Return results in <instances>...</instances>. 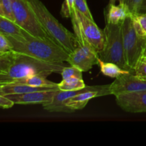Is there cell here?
Wrapping results in <instances>:
<instances>
[{"instance_id":"6da1fadb","label":"cell","mask_w":146,"mask_h":146,"mask_svg":"<svg viewBox=\"0 0 146 146\" xmlns=\"http://www.w3.org/2000/svg\"><path fill=\"white\" fill-rule=\"evenodd\" d=\"M65 66L64 62H46L12 50L0 54V84L32 76L47 77L54 73L61 74Z\"/></svg>"},{"instance_id":"7a4b0ae2","label":"cell","mask_w":146,"mask_h":146,"mask_svg":"<svg viewBox=\"0 0 146 146\" xmlns=\"http://www.w3.org/2000/svg\"><path fill=\"white\" fill-rule=\"evenodd\" d=\"M17 52L31 56L41 61L50 63L67 61L69 54L52 40L42 39L27 33L25 36L12 37L6 36Z\"/></svg>"},{"instance_id":"3957f363","label":"cell","mask_w":146,"mask_h":146,"mask_svg":"<svg viewBox=\"0 0 146 146\" xmlns=\"http://www.w3.org/2000/svg\"><path fill=\"white\" fill-rule=\"evenodd\" d=\"M25 1L33 10L50 38L68 54L72 53L78 45V39L76 34L64 27L40 0Z\"/></svg>"},{"instance_id":"277c9868","label":"cell","mask_w":146,"mask_h":146,"mask_svg":"<svg viewBox=\"0 0 146 146\" xmlns=\"http://www.w3.org/2000/svg\"><path fill=\"white\" fill-rule=\"evenodd\" d=\"M71 23L74 34L78 41L86 43L97 52L102 51L105 46L106 34L94 20L88 18L74 9L71 15Z\"/></svg>"},{"instance_id":"5b68a950","label":"cell","mask_w":146,"mask_h":146,"mask_svg":"<svg viewBox=\"0 0 146 146\" xmlns=\"http://www.w3.org/2000/svg\"><path fill=\"white\" fill-rule=\"evenodd\" d=\"M121 28L125 61L130 70L134 72L137 64L143 56L146 47V36L137 32L132 16L123 21Z\"/></svg>"},{"instance_id":"8992f818","label":"cell","mask_w":146,"mask_h":146,"mask_svg":"<svg viewBox=\"0 0 146 146\" xmlns=\"http://www.w3.org/2000/svg\"><path fill=\"white\" fill-rule=\"evenodd\" d=\"M121 24L106 23L104 29L106 34L105 46L98 52V57L102 61L114 63L121 68L133 72L128 68L125 59Z\"/></svg>"},{"instance_id":"52a82bcc","label":"cell","mask_w":146,"mask_h":146,"mask_svg":"<svg viewBox=\"0 0 146 146\" xmlns=\"http://www.w3.org/2000/svg\"><path fill=\"white\" fill-rule=\"evenodd\" d=\"M12 6L15 22L21 28L35 37L52 40L25 0H12Z\"/></svg>"},{"instance_id":"ba28073f","label":"cell","mask_w":146,"mask_h":146,"mask_svg":"<svg viewBox=\"0 0 146 146\" xmlns=\"http://www.w3.org/2000/svg\"><path fill=\"white\" fill-rule=\"evenodd\" d=\"M98 53L86 43L78 41V45L74 51L69 54L67 62L77 67L83 72L91 70L94 65H98Z\"/></svg>"},{"instance_id":"9c48e42d","label":"cell","mask_w":146,"mask_h":146,"mask_svg":"<svg viewBox=\"0 0 146 146\" xmlns=\"http://www.w3.org/2000/svg\"><path fill=\"white\" fill-rule=\"evenodd\" d=\"M111 95L110 84L94 86L92 88L77 94L64 102V113H74L84 109L90 100L96 97Z\"/></svg>"},{"instance_id":"30bf717a","label":"cell","mask_w":146,"mask_h":146,"mask_svg":"<svg viewBox=\"0 0 146 146\" xmlns=\"http://www.w3.org/2000/svg\"><path fill=\"white\" fill-rule=\"evenodd\" d=\"M111 95L146 91V79L138 76L134 72L122 74L115 78L113 82L110 84Z\"/></svg>"},{"instance_id":"8fae6325","label":"cell","mask_w":146,"mask_h":146,"mask_svg":"<svg viewBox=\"0 0 146 146\" xmlns=\"http://www.w3.org/2000/svg\"><path fill=\"white\" fill-rule=\"evenodd\" d=\"M115 101L123 111L129 113H146V91L115 96Z\"/></svg>"},{"instance_id":"7c38bea8","label":"cell","mask_w":146,"mask_h":146,"mask_svg":"<svg viewBox=\"0 0 146 146\" xmlns=\"http://www.w3.org/2000/svg\"><path fill=\"white\" fill-rule=\"evenodd\" d=\"M59 88H51L44 91H34L23 94H11L6 95L7 98L14 103V104L27 105V104H44L49 103L54 99Z\"/></svg>"},{"instance_id":"4fadbf2b","label":"cell","mask_w":146,"mask_h":146,"mask_svg":"<svg viewBox=\"0 0 146 146\" xmlns=\"http://www.w3.org/2000/svg\"><path fill=\"white\" fill-rule=\"evenodd\" d=\"M106 23L118 24H121L126 18L132 16L128 6L125 3L116 4H108L105 9Z\"/></svg>"},{"instance_id":"5bb4252c","label":"cell","mask_w":146,"mask_h":146,"mask_svg":"<svg viewBox=\"0 0 146 146\" xmlns=\"http://www.w3.org/2000/svg\"><path fill=\"white\" fill-rule=\"evenodd\" d=\"M49 87H36L26 84H0V94L1 95H11V94H23L27 93L34 92V91H44L51 89Z\"/></svg>"},{"instance_id":"9a60e30c","label":"cell","mask_w":146,"mask_h":146,"mask_svg":"<svg viewBox=\"0 0 146 146\" xmlns=\"http://www.w3.org/2000/svg\"><path fill=\"white\" fill-rule=\"evenodd\" d=\"M27 31L15 21L0 16V34L12 37L25 36Z\"/></svg>"},{"instance_id":"2e32d148","label":"cell","mask_w":146,"mask_h":146,"mask_svg":"<svg viewBox=\"0 0 146 146\" xmlns=\"http://www.w3.org/2000/svg\"><path fill=\"white\" fill-rule=\"evenodd\" d=\"M9 84H26V85L36 87H49V88H58V84L53 81H49L46 77L43 76L36 75L32 76L27 77V78H20V79L14 80Z\"/></svg>"},{"instance_id":"e0dca14e","label":"cell","mask_w":146,"mask_h":146,"mask_svg":"<svg viewBox=\"0 0 146 146\" xmlns=\"http://www.w3.org/2000/svg\"><path fill=\"white\" fill-rule=\"evenodd\" d=\"M98 65L99 66L100 70H101V72L104 75L113 78H116L117 77L122 75V74L131 73V71L121 68L119 66L114 64V63L106 62V61H102L100 58L98 59Z\"/></svg>"},{"instance_id":"ac0fdd59","label":"cell","mask_w":146,"mask_h":146,"mask_svg":"<svg viewBox=\"0 0 146 146\" xmlns=\"http://www.w3.org/2000/svg\"><path fill=\"white\" fill-rule=\"evenodd\" d=\"M86 86L83 78L72 77L63 79L58 84V88L61 91H74L84 88Z\"/></svg>"},{"instance_id":"d6986e66","label":"cell","mask_w":146,"mask_h":146,"mask_svg":"<svg viewBox=\"0 0 146 146\" xmlns=\"http://www.w3.org/2000/svg\"><path fill=\"white\" fill-rule=\"evenodd\" d=\"M134 27L138 34L146 36V13H137L133 14Z\"/></svg>"},{"instance_id":"ffe728a7","label":"cell","mask_w":146,"mask_h":146,"mask_svg":"<svg viewBox=\"0 0 146 146\" xmlns=\"http://www.w3.org/2000/svg\"><path fill=\"white\" fill-rule=\"evenodd\" d=\"M0 16L15 21L12 0H0Z\"/></svg>"},{"instance_id":"44dd1931","label":"cell","mask_w":146,"mask_h":146,"mask_svg":"<svg viewBox=\"0 0 146 146\" xmlns=\"http://www.w3.org/2000/svg\"><path fill=\"white\" fill-rule=\"evenodd\" d=\"M83 71L78 68L77 67L71 66H65L63 68L62 71L61 73V77L63 79H66L68 78H72V77H76V78H83Z\"/></svg>"},{"instance_id":"7402d4cb","label":"cell","mask_w":146,"mask_h":146,"mask_svg":"<svg viewBox=\"0 0 146 146\" xmlns=\"http://www.w3.org/2000/svg\"><path fill=\"white\" fill-rule=\"evenodd\" d=\"M75 9L78 12L81 13L88 18L94 20L92 14L87 4L86 0H75Z\"/></svg>"},{"instance_id":"603a6c76","label":"cell","mask_w":146,"mask_h":146,"mask_svg":"<svg viewBox=\"0 0 146 146\" xmlns=\"http://www.w3.org/2000/svg\"><path fill=\"white\" fill-rule=\"evenodd\" d=\"M75 9V0H64L61 6V15L64 18H70L71 12Z\"/></svg>"},{"instance_id":"cb8c5ba5","label":"cell","mask_w":146,"mask_h":146,"mask_svg":"<svg viewBox=\"0 0 146 146\" xmlns=\"http://www.w3.org/2000/svg\"><path fill=\"white\" fill-rule=\"evenodd\" d=\"M12 50V45L9 38L4 34H0V54H4Z\"/></svg>"},{"instance_id":"d4e9b609","label":"cell","mask_w":146,"mask_h":146,"mask_svg":"<svg viewBox=\"0 0 146 146\" xmlns=\"http://www.w3.org/2000/svg\"><path fill=\"white\" fill-rule=\"evenodd\" d=\"M134 73L138 76L146 79V58L143 57L137 64Z\"/></svg>"},{"instance_id":"484cf974","label":"cell","mask_w":146,"mask_h":146,"mask_svg":"<svg viewBox=\"0 0 146 146\" xmlns=\"http://www.w3.org/2000/svg\"><path fill=\"white\" fill-rule=\"evenodd\" d=\"M142 1L143 0H124L123 3H125L128 6L133 15V14L138 13V8H139Z\"/></svg>"},{"instance_id":"4316f807","label":"cell","mask_w":146,"mask_h":146,"mask_svg":"<svg viewBox=\"0 0 146 146\" xmlns=\"http://www.w3.org/2000/svg\"><path fill=\"white\" fill-rule=\"evenodd\" d=\"M14 105V103L7 96L0 94V107L3 109L11 108Z\"/></svg>"},{"instance_id":"83f0119b","label":"cell","mask_w":146,"mask_h":146,"mask_svg":"<svg viewBox=\"0 0 146 146\" xmlns=\"http://www.w3.org/2000/svg\"><path fill=\"white\" fill-rule=\"evenodd\" d=\"M138 13H146V0H143L138 8Z\"/></svg>"},{"instance_id":"f1b7e54d","label":"cell","mask_w":146,"mask_h":146,"mask_svg":"<svg viewBox=\"0 0 146 146\" xmlns=\"http://www.w3.org/2000/svg\"><path fill=\"white\" fill-rule=\"evenodd\" d=\"M123 1L124 0H109L108 4H115L117 1H118L119 3H123Z\"/></svg>"},{"instance_id":"f546056e","label":"cell","mask_w":146,"mask_h":146,"mask_svg":"<svg viewBox=\"0 0 146 146\" xmlns=\"http://www.w3.org/2000/svg\"><path fill=\"white\" fill-rule=\"evenodd\" d=\"M143 58H146V47H145V51H144V54H143Z\"/></svg>"}]
</instances>
